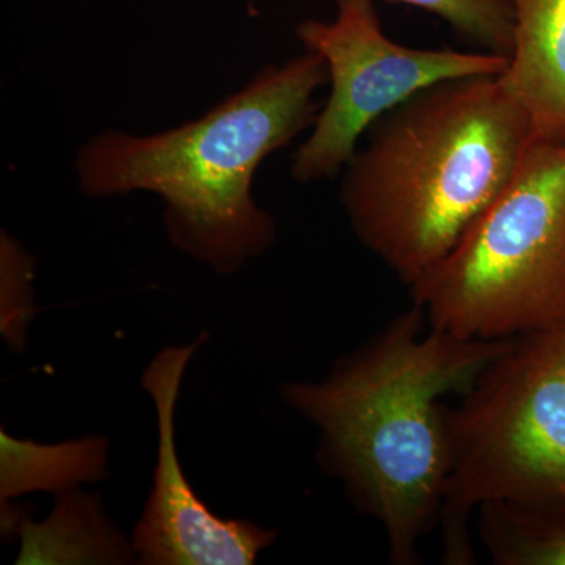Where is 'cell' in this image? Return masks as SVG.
Returning a JSON list of instances; mask_svg holds the SVG:
<instances>
[{"mask_svg":"<svg viewBox=\"0 0 565 565\" xmlns=\"http://www.w3.org/2000/svg\"><path fill=\"white\" fill-rule=\"evenodd\" d=\"M35 258L9 232L0 234V334L11 351L28 348L35 318Z\"/></svg>","mask_w":565,"mask_h":565,"instance_id":"12","label":"cell"},{"mask_svg":"<svg viewBox=\"0 0 565 565\" xmlns=\"http://www.w3.org/2000/svg\"><path fill=\"white\" fill-rule=\"evenodd\" d=\"M326 62L305 50L266 66L202 117L169 131H104L82 145L81 191L95 199L148 192L163 202L170 244L233 275L277 239V223L253 199L262 163L313 126Z\"/></svg>","mask_w":565,"mask_h":565,"instance_id":"3","label":"cell"},{"mask_svg":"<svg viewBox=\"0 0 565 565\" xmlns=\"http://www.w3.org/2000/svg\"><path fill=\"white\" fill-rule=\"evenodd\" d=\"M437 14L465 40L509 58L514 46L512 0H394Z\"/></svg>","mask_w":565,"mask_h":565,"instance_id":"13","label":"cell"},{"mask_svg":"<svg viewBox=\"0 0 565 565\" xmlns=\"http://www.w3.org/2000/svg\"><path fill=\"white\" fill-rule=\"evenodd\" d=\"M514 46L503 79L533 140L565 141V0H512Z\"/></svg>","mask_w":565,"mask_h":565,"instance_id":"8","label":"cell"},{"mask_svg":"<svg viewBox=\"0 0 565 565\" xmlns=\"http://www.w3.org/2000/svg\"><path fill=\"white\" fill-rule=\"evenodd\" d=\"M408 294L433 329L457 337L565 326V141L531 140L504 192Z\"/></svg>","mask_w":565,"mask_h":565,"instance_id":"5","label":"cell"},{"mask_svg":"<svg viewBox=\"0 0 565 565\" xmlns=\"http://www.w3.org/2000/svg\"><path fill=\"white\" fill-rule=\"evenodd\" d=\"M478 533L497 565H565V514L514 501L478 509Z\"/></svg>","mask_w":565,"mask_h":565,"instance_id":"11","label":"cell"},{"mask_svg":"<svg viewBox=\"0 0 565 565\" xmlns=\"http://www.w3.org/2000/svg\"><path fill=\"white\" fill-rule=\"evenodd\" d=\"M512 341L433 329L412 303L319 381L281 385L282 403L318 430L319 468L384 530L390 564L422 563L440 522L451 467L444 397L467 392Z\"/></svg>","mask_w":565,"mask_h":565,"instance_id":"1","label":"cell"},{"mask_svg":"<svg viewBox=\"0 0 565 565\" xmlns=\"http://www.w3.org/2000/svg\"><path fill=\"white\" fill-rule=\"evenodd\" d=\"M444 564H476L471 519L490 501L565 514V326L515 337L452 407Z\"/></svg>","mask_w":565,"mask_h":565,"instance_id":"4","label":"cell"},{"mask_svg":"<svg viewBox=\"0 0 565 565\" xmlns=\"http://www.w3.org/2000/svg\"><path fill=\"white\" fill-rule=\"evenodd\" d=\"M110 441L90 434L61 444H39L0 429V505L25 494L54 497L109 478Z\"/></svg>","mask_w":565,"mask_h":565,"instance_id":"10","label":"cell"},{"mask_svg":"<svg viewBox=\"0 0 565 565\" xmlns=\"http://www.w3.org/2000/svg\"><path fill=\"white\" fill-rule=\"evenodd\" d=\"M297 36L326 62L332 85L292 156V178L302 184L343 172L371 126L416 93L457 77L503 76L509 63L493 52L403 46L386 36L373 0H337L332 21H303Z\"/></svg>","mask_w":565,"mask_h":565,"instance_id":"6","label":"cell"},{"mask_svg":"<svg viewBox=\"0 0 565 565\" xmlns=\"http://www.w3.org/2000/svg\"><path fill=\"white\" fill-rule=\"evenodd\" d=\"M533 140L501 76L444 81L367 131L344 167L353 234L405 288L434 270L512 181Z\"/></svg>","mask_w":565,"mask_h":565,"instance_id":"2","label":"cell"},{"mask_svg":"<svg viewBox=\"0 0 565 565\" xmlns=\"http://www.w3.org/2000/svg\"><path fill=\"white\" fill-rule=\"evenodd\" d=\"M17 564H137L131 539L111 522L99 494H57L46 519H25Z\"/></svg>","mask_w":565,"mask_h":565,"instance_id":"9","label":"cell"},{"mask_svg":"<svg viewBox=\"0 0 565 565\" xmlns=\"http://www.w3.org/2000/svg\"><path fill=\"white\" fill-rule=\"evenodd\" d=\"M207 338L202 332L191 343L166 345L141 373L158 419V452L150 494L131 535L137 564L252 565L278 539L277 531L252 520L215 515L193 490L178 455L182 382Z\"/></svg>","mask_w":565,"mask_h":565,"instance_id":"7","label":"cell"}]
</instances>
